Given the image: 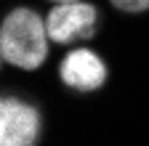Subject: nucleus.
Wrapping results in <instances>:
<instances>
[{
    "label": "nucleus",
    "mask_w": 149,
    "mask_h": 146,
    "mask_svg": "<svg viewBox=\"0 0 149 146\" xmlns=\"http://www.w3.org/2000/svg\"><path fill=\"white\" fill-rule=\"evenodd\" d=\"M0 53L8 64L22 69H37L48 53V29L35 11L19 8L3 21Z\"/></svg>",
    "instance_id": "obj_1"
},
{
    "label": "nucleus",
    "mask_w": 149,
    "mask_h": 146,
    "mask_svg": "<svg viewBox=\"0 0 149 146\" xmlns=\"http://www.w3.org/2000/svg\"><path fill=\"white\" fill-rule=\"evenodd\" d=\"M48 37L56 43H74V40H88L96 32V8L88 3H59L48 13Z\"/></svg>",
    "instance_id": "obj_2"
},
{
    "label": "nucleus",
    "mask_w": 149,
    "mask_h": 146,
    "mask_svg": "<svg viewBox=\"0 0 149 146\" xmlns=\"http://www.w3.org/2000/svg\"><path fill=\"white\" fill-rule=\"evenodd\" d=\"M40 133L37 112L16 98H3L0 104V146H35Z\"/></svg>",
    "instance_id": "obj_3"
},
{
    "label": "nucleus",
    "mask_w": 149,
    "mask_h": 146,
    "mask_svg": "<svg viewBox=\"0 0 149 146\" xmlns=\"http://www.w3.org/2000/svg\"><path fill=\"white\" fill-rule=\"evenodd\" d=\"M59 75H61V80L69 88L91 93V90H96V88L104 85V80H107V66H104V61L93 51L80 48V51H72L69 56L61 61Z\"/></svg>",
    "instance_id": "obj_4"
},
{
    "label": "nucleus",
    "mask_w": 149,
    "mask_h": 146,
    "mask_svg": "<svg viewBox=\"0 0 149 146\" xmlns=\"http://www.w3.org/2000/svg\"><path fill=\"white\" fill-rule=\"evenodd\" d=\"M112 6L120 11H128V13H141L149 8V0H112Z\"/></svg>",
    "instance_id": "obj_5"
},
{
    "label": "nucleus",
    "mask_w": 149,
    "mask_h": 146,
    "mask_svg": "<svg viewBox=\"0 0 149 146\" xmlns=\"http://www.w3.org/2000/svg\"><path fill=\"white\" fill-rule=\"evenodd\" d=\"M53 3H56V6H59V3H74V0H53Z\"/></svg>",
    "instance_id": "obj_6"
}]
</instances>
